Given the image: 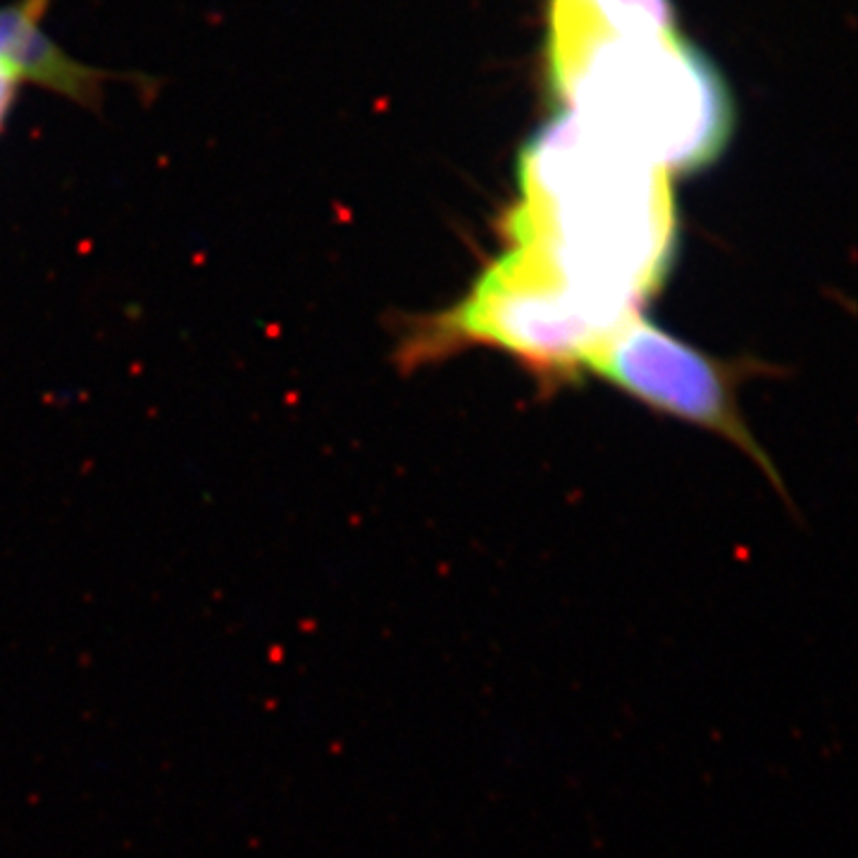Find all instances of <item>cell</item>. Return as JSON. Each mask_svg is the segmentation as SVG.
Returning a JSON list of instances; mask_svg holds the SVG:
<instances>
[{
	"label": "cell",
	"instance_id": "3",
	"mask_svg": "<svg viewBox=\"0 0 858 858\" xmlns=\"http://www.w3.org/2000/svg\"><path fill=\"white\" fill-rule=\"evenodd\" d=\"M620 324L505 248L458 303L418 329L408 348L415 358H434L463 343L491 346L534 372L568 377L587 368Z\"/></svg>",
	"mask_w": 858,
	"mask_h": 858
},
{
	"label": "cell",
	"instance_id": "6",
	"mask_svg": "<svg viewBox=\"0 0 858 858\" xmlns=\"http://www.w3.org/2000/svg\"><path fill=\"white\" fill-rule=\"evenodd\" d=\"M17 86H19V79L8 69H0V127H3L5 117L10 112V105L15 100V93H17Z\"/></svg>",
	"mask_w": 858,
	"mask_h": 858
},
{
	"label": "cell",
	"instance_id": "2",
	"mask_svg": "<svg viewBox=\"0 0 858 858\" xmlns=\"http://www.w3.org/2000/svg\"><path fill=\"white\" fill-rule=\"evenodd\" d=\"M546 69L563 112L668 175L708 168L732 136L725 79L670 0H551Z\"/></svg>",
	"mask_w": 858,
	"mask_h": 858
},
{
	"label": "cell",
	"instance_id": "1",
	"mask_svg": "<svg viewBox=\"0 0 858 858\" xmlns=\"http://www.w3.org/2000/svg\"><path fill=\"white\" fill-rule=\"evenodd\" d=\"M505 248L625 322L665 284L677 248L670 175L558 112L522 146Z\"/></svg>",
	"mask_w": 858,
	"mask_h": 858
},
{
	"label": "cell",
	"instance_id": "4",
	"mask_svg": "<svg viewBox=\"0 0 858 858\" xmlns=\"http://www.w3.org/2000/svg\"><path fill=\"white\" fill-rule=\"evenodd\" d=\"M587 370L656 411L722 434L770 470L739 413L732 368L649 319L635 315L620 324L594 351Z\"/></svg>",
	"mask_w": 858,
	"mask_h": 858
},
{
	"label": "cell",
	"instance_id": "5",
	"mask_svg": "<svg viewBox=\"0 0 858 858\" xmlns=\"http://www.w3.org/2000/svg\"><path fill=\"white\" fill-rule=\"evenodd\" d=\"M50 0H17L0 8V69L34 81L81 105L103 98L110 74L74 60L41 29Z\"/></svg>",
	"mask_w": 858,
	"mask_h": 858
}]
</instances>
